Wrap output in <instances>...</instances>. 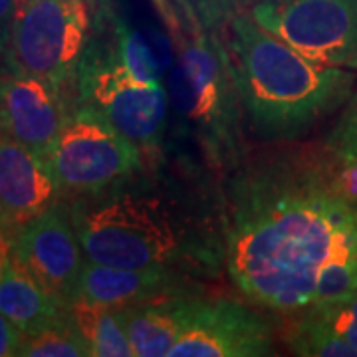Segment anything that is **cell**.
Instances as JSON below:
<instances>
[{"label": "cell", "instance_id": "cell-1", "mask_svg": "<svg viewBox=\"0 0 357 357\" xmlns=\"http://www.w3.org/2000/svg\"><path fill=\"white\" fill-rule=\"evenodd\" d=\"M357 255V204L335 191L330 153L256 155L229 185L225 256L230 280L256 306H312L321 268Z\"/></svg>", "mask_w": 357, "mask_h": 357}, {"label": "cell", "instance_id": "cell-2", "mask_svg": "<svg viewBox=\"0 0 357 357\" xmlns=\"http://www.w3.org/2000/svg\"><path fill=\"white\" fill-rule=\"evenodd\" d=\"M227 50L244 115L258 137L292 141L342 107L356 84L349 68L319 64L243 13L227 28Z\"/></svg>", "mask_w": 357, "mask_h": 357}, {"label": "cell", "instance_id": "cell-3", "mask_svg": "<svg viewBox=\"0 0 357 357\" xmlns=\"http://www.w3.org/2000/svg\"><path fill=\"white\" fill-rule=\"evenodd\" d=\"M131 177L79 195L68 206L86 260L119 268H171L215 256L213 238L192 220L189 206L173 192Z\"/></svg>", "mask_w": 357, "mask_h": 357}, {"label": "cell", "instance_id": "cell-4", "mask_svg": "<svg viewBox=\"0 0 357 357\" xmlns=\"http://www.w3.org/2000/svg\"><path fill=\"white\" fill-rule=\"evenodd\" d=\"M169 103L178 128L217 167L243 159V102L234 82L229 50L218 32L192 34L177 52L169 76Z\"/></svg>", "mask_w": 357, "mask_h": 357}, {"label": "cell", "instance_id": "cell-5", "mask_svg": "<svg viewBox=\"0 0 357 357\" xmlns=\"http://www.w3.org/2000/svg\"><path fill=\"white\" fill-rule=\"evenodd\" d=\"M76 103L102 114L143 155L157 151L169 117V91L163 84L143 86L123 68L115 40L89 38L77 62Z\"/></svg>", "mask_w": 357, "mask_h": 357}, {"label": "cell", "instance_id": "cell-6", "mask_svg": "<svg viewBox=\"0 0 357 357\" xmlns=\"http://www.w3.org/2000/svg\"><path fill=\"white\" fill-rule=\"evenodd\" d=\"M91 16L88 0H20L8 68L64 89L91 38Z\"/></svg>", "mask_w": 357, "mask_h": 357}, {"label": "cell", "instance_id": "cell-7", "mask_svg": "<svg viewBox=\"0 0 357 357\" xmlns=\"http://www.w3.org/2000/svg\"><path fill=\"white\" fill-rule=\"evenodd\" d=\"M62 192H100L143 169V151L96 109L76 103L50 155Z\"/></svg>", "mask_w": 357, "mask_h": 357}, {"label": "cell", "instance_id": "cell-8", "mask_svg": "<svg viewBox=\"0 0 357 357\" xmlns=\"http://www.w3.org/2000/svg\"><path fill=\"white\" fill-rule=\"evenodd\" d=\"M248 13L310 60L357 68V0H258Z\"/></svg>", "mask_w": 357, "mask_h": 357}, {"label": "cell", "instance_id": "cell-9", "mask_svg": "<svg viewBox=\"0 0 357 357\" xmlns=\"http://www.w3.org/2000/svg\"><path fill=\"white\" fill-rule=\"evenodd\" d=\"M272 326L232 300L185 296L183 332L169 357H264L274 354Z\"/></svg>", "mask_w": 357, "mask_h": 357}, {"label": "cell", "instance_id": "cell-10", "mask_svg": "<svg viewBox=\"0 0 357 357\" xmlns=\"http://www.w3.org/2000/svg\"><path fill=\"white\" fill-rule=\"evenodd\" d=\"M13 255L36 280L62 304L70 307L77 298L86 255L64 204H52L14 236Z\"/></svg>", "mask_w": 357, "mask_h": 357}, {"label": "cell", "instance_id": "cell-11", "mask_svg": "<svg viewBox=\"0 0 357 357\" xmlns=\"http://www.w3.org/2000/svg\"><path fill=\"white\" fill-rule=\"evenodd\" d=\"M68 117L62 89L42 77L14 72L0 76V133L50 163Z\"/></svg>", "mask_w": 357, "mask_h": 357}, {"label": "cell", "instance_id": "cell-12", "mask_svg": "<svg viewBox=\"0 0 357 357\" xmlns=\"http://www.w3.org/2000/svg\"><path fill=\"white\" fill-rule=\"evenodd\" d=\"M48 161L28 147L0 137V230L16 236L60 199Z\"/></svg>", "mask_w": 357, "mask_h": 357}, {"label": "cell", "instance_id": "cell-13", "mask_svg": "<svg viewBox=\"0 0 357 357\" xmlns=\"http://www.w3.org/2000/svg\"><path fill=\"white\" fill-rule=\"evenodd\" d=\"M175 294L183 288L171 268H119L86 260L76 300L117 310Z\"/></svg>", "mask_w": 357, "mask_h": 357}, {"label": "cell", "instance_id": "cell-14", "mask_svg": "<svg viewBox=\"0 0 357 357\" xmlns=\"http://www.w3.org/2000/svg\"><path fill=\"white\" fill-rule=\"evenodd\" d=\"M187 294L117 307L135 357H167L183 332V302Z\"/></svg>", "mask_w": 357, "mask_h": 357}, {"label": "cell", "instance_id": "cell-15", "mask_svg": "<svg viewBox=\"0 0 357 357\" xmlns=\"http://www.w3.org/2000/svg\"><path fill=\"white\" fill-rule=\"evenodd\" d=\"M0 312L24 333L38 332L56 318L64 316V307L28 268L10 255L0 276Z\"/></svg>", "mask_w": 357, "mask_h": 357}, {"label": "cell", "instance_id": "cell-16", "mask_svg": "<svg viewBox=\"0 0 357 357\" xmlns=\"http://www.w3.org/2000/svg\"><path fill=\"white\" fill-rule=\"evenodd\" d=\"M165 20L175 30L189 34L222 32L258 0H157Z\"/></svg>", "mask_w": 357, "mask_h": 357}, {"label": "cell", "instance_id": "cell-17", "mask_svg": "<svg viewBox=\"0 0 357 357\" xmlns=\"http://www.w3.org/2000/svg\"><path fill=\"white\" fill-rule=\"evenodd\" d=\"M77 330L86 337L93 357H135L128 332L115 307L76 300L68 307Z\"/></svg>", "mask_w": 357, "mask_h": 357}, {"label": "cell", "instance_id": "cell-18", "mask_svg": "<svg viewBox=\"0 0 357 357\" xmlns=\"http://www.w3.org/2000/svg\"><path fill=\"white\" fill-rule=\"evenodd\" d=\"M20 356L26 357H89L91 349L77 330L70 312L56 318L38 332L24 335Z\"/></svg>", "mask_w": 357, "mask_h": 357}, {"label": "cell", "instance_id": "cell-19", "mask_svg": "<svg viewBox=\"0 0 357 357\" xmlns=\"http://www.w3.org/2000/svg\"><path fill=\"white\" fill-rule=\"evenodd\" d=\"M290 330L286 332V342L296 356L306 357H357V347L337 333H333L319 319L310 316L306 310L298 312Z\"/></svg>", "mask_w": 357, "mask_h": 357}, {"label": "cell", "instance_id": "cell-20", "mask_svg": "<svg viewBox=\"0 0 357 357\" xmlns=\"http://www.w3.org/2000/svg\"><path fill=\"white\" fill-rule=\"evenodd\" d=\"M112 30H114L117 56L129 76L143 86L161 84V66L145 36L135 28L126 24L115 14L112 16Z\"/></svg>", "mask_w": 357, "mask_h": 357}, {"label": "cell", "instance_id": "cell-21", "mask_svg": "<svg viewBox=\"0 0 357 357\" xmlns=\"http://www.w3.org/2000/svg\"><path fill=\"white\" fill-rule=\"evenodd\" d=\"M354 296H357V255L340 256L321 268L312 306L337 302Z\"/></svg>", "mask_w": 357, "mask_h": 357}, {"label": "cell", "instance_id": "cell-22", "mask_svg": "<svg viewBox=\"0 0 357 357\" xmlns=\"http://www.w3.org/2000/svg\"><path fill=\"white\" fill-rule=\"evenodd\" d=\"M306 312L357 347V296L328 304H316L306 307Z\"/></svg>", "mask_w": 357, "mask_h": 357}, {"label": "cell", "instance_id": "cell-23", "mask_svg": "<svg viewBox=\"0 0 357 357\" xmlns=\"http://www.w3.org/2000/svg\"><path fill=\"white\" fill-rule=\"evenodd\" d=\"M345 103L344 114L326 139V147L340 159L357 163V89Z\"/></svg>", "mask_w": 357, "mask_h": 357}, {"label": "cell", "instance_id": "cell-24", "mask_svg": "<svg viewBox=\"0 0 357 357\" xmlns=\"http://www.w3.org/2000/svg\"><path fill=\"white\" fill-rule=\"evenodd\" d=\"M22 342H24V333L0 312V357L20 356Z\"/></svg>", "mask_w": 357, "mask_h": 357}, {"label": "cell", "instance_id": "cell-25", "mask_svg": "<svg viewBox=\"0 0 357 357\" xmlns=\"http://www.w3.org/2000/svg\"><path fill=\"white\" fill-rule=\"evenodd\" d=\"M18 6H20V0H0V54L6 52L10 44Z\"/></svg>", "mask_w": 357, "mask_h": 357}, {"label": "cell", "instance_id": "cell-26", "mask_svg": "<svg viewBox=\"0 0 357 357\" xmlns=\"http://www.w3.org/2000/svg\"><path fill=\"white\" fill-rule=\"evenodd\" d=\"M91 14L96 18V22L105 24L112 16H114V8H112V0H88Z\"/></svg>", "mask_w": 357, "mask_h": 357}, {"label": "cell", "instance_id": "cell-27", "mask_svg": "<svg viewBox=\"0 0 357 357\" xmlns=\"http://www.w3.org/2000/svg\"><path fill=\"white\" fill-rule=\"evenodd\" d=\"M13 243H14L13 234H8V232L0 230V276H2V272H4V268H6L8 258H10V255H13Z\"/></svg>", "mask_w": 357, "mask_h": 357}, {"label": "cell", "instance_id": "cell-28", "mask_svg": "<svg viewBox=\"0 0 357 357\" xmlns=\"http://www.w3.org/2000/svg\"><path fill=\"white\" fill-rule=\"evenodd\" d=\"M0 137H2V133H0Z\"/></svg>", "mask_w": 357, "mask_h": 357}]
</instances>
